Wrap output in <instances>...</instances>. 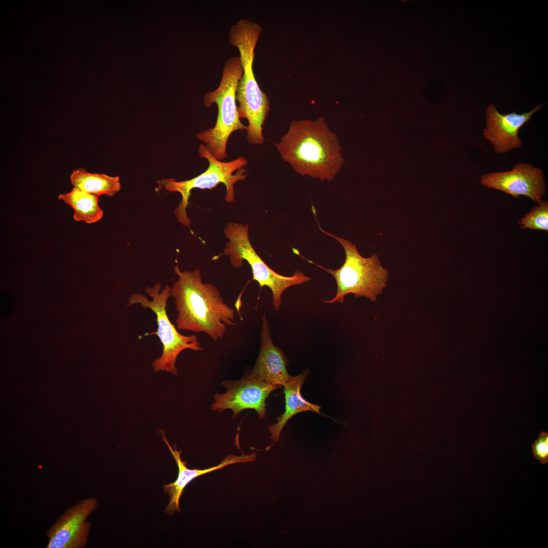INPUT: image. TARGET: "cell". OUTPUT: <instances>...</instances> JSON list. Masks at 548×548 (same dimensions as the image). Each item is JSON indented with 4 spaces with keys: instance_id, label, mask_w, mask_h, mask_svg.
I'll return each mask as SVG.
<instances>
[{
    "instance_id": "cell-13",
    "label": "cell",
    "mask_w": 548,
    "mask_h": 548,
    "mask_svg": "<svg viewBox=\"0 0 548 548\" xmlns=\"http://www.w3.org/2000/svg\"><path fill=\"white\" fill-rule=\"evenodd\" d=\"M262 320L260 351L249 375L268 383L284 386L291 376L287 369L288 359L282 350L274 345L265 314Z\"/></svg>"
},
{
    "instance_id": "cell-14",
    "label": "cell",
    "mask_w": 548,
    "mask_h": 548,
    "mask_svg": "<svg viewBox=\"0 0 548 548\" xmlns=\"http://www.w3.org/2000/svg\"><path fill=\"white\" fill-rule=\"evenodd\" d=\"M162 437L170 451L179 468L178 476L177 480L173 483L163 486L164 493L168 494L169 497V503L165 509V512L167 514L172 515L175 512H179L180 511L179 501L184 489L188 483L195 478L206 473L221 469L230 464L254 462L256 458V454L255 453H252L248 455L242 454L239 456L229 455L226 457L221 463L217 466L204 469H191L187 467L186 465L187 462L181 460V451H179L176 449H173L169 445L165 436L162 435Z\"/></svg>"
},
{
    "instance_id": "cell-12",
    "label": "cell",
    "mask_w": 548,
    "mask_h": 548,
    "mask_svg": "<svg viewBox=\"0 0 548 548\" xmlns=\"http://www.w3.org/2000/svg\"><path fill=\"white\" fill-rule=\"evenodd\" d=\"M542 108L537 105L528 112L518 114L515 112L500 114L491 104L486 112V127L483 130L484 138L492 145L498 153H507L521 148L522 143L519 136L520 128L531 119L532 116Z\"/></svg>"
},
{
    "instance_id": "cell-11",
    "label": "cell",
    "mask_w": 548,
    "mask_h": 548,
    "mask_svg": "<svg viewBox=\"0 0 548 548\" xmlns=\"http://www.w3.org/2000/svg\"><path fill=\"white\" fill-rule=\"evenodd\" d=\"M480 182L483 186L502 191L516 198L520 195L526 196L538 203L546 192L543 171L525 162L516 164L508 171L484 174Z\"/></svg>"
},
{
    "instance_id": "cell-15",
    "label": "cell",
    "mask_w": 548,
    "mask_h": 548,
    "mask_svg": "<svg viewBox=\"0 0 548 548\" xmlns=\"http://www.w3.org/2000/svg\"><path fill=\"white\" fill-rule=\"evenodd\" d=\"M309 374V371L305 370L297 376H291L284 386L285 412L278 418L277 423L270 425L268 428L271 433L270 438L273 443L278 441L281 431L287 422L296 414L305 411L320 413V406L307 401L300 393L301 387Z\"/></svg>"
},
{
    "instance_id": "cell-9",
    "label": "cell",
    "mask_w": 548,
    "mask_h": 548,
    "mask_svg": "<svg viewBox=\"0 0 548 548\" xmlns=\"http://www.w3.org/2000/svg\"><path fill=\"white\" fill-rule=\"evenodd\" d=\"M226 391L214 395L211 409L222 412L226 409L233 411V418L246 409H253L259 418L266 414L265 400L269 394L280 386L252 378L249 375L236 381H224L222 383Z\"/></svg>"
},
{
    "instance_id": "cell-7",
    "label": "cell",
    "mask_w": 548,
    "mask_h": 548,
    "mask_svg": "<svg viewBox=\"0 0 548 548\" xmlns=\"http://www.w3.org/2000/svg\"><path fill=\"white\" fill-rule=\"evenodd\" d=\"M223 232L229 241L221 255L229 256L231 265L236 268L243 265L244 260L248 263L252 269L253 280L257 281L261 288L267 286L270 289L272 303L275 310H280L282 305V295L287 289L310 281V277L298 270L291 276H284L270 268L252 246L249 238L248 224L244 225L236 222H230L224 229Z\"/></svg>"
},
{
    "instance_id": "cell-18",
    "label": "cell",
    "mask_w": 548,
    "mask_h": 548,
    "mask_svg": "<svg viewBox=\"0 0 548 548\" xmlns=\"http://www.w3.org/2000/svg\"><path fill=\"white\" fill-rule=\"evenodd\" d=\"M520 228L548 231V202L541 200L519 221Z\"/></svg>"
},
{
    "instance_id": "cell-8",
    "label": "cell",
    "mask_w": 548,
    "mask_h": 548,
    "mask_svg": "<svg viewBox=\"0 0 548 548\" xmlns=\"http://www.w3.org/2000/svg\"><path fill=\"white\" fill-rule=\"evenodd\" d=\"M261 30L258 24L241 19L231 27L229 33V43L239 52L243 73L237 85L236 100L239 112L245 114H257L269 104L253 71L254 50Z\"/></svg>"
},
{
    "instance_id": "cell-10",
    "label": "cell",
    "mask_w": 548,
    "mask_h": 548,
    "mask_svg": "<svg viewBox=\"0 0 548 548\" xmlns=\"http://www.w3.org/2000/svg\"><path fill=\"white\" fill-rule=\"evenodd\" d=\"M95 498L84 499L66 509L47 530V548H84L91 528L87 521L96 509Z\"/></svg>"
},
{
    "instance_id": "cell-19",
    "label": "cell",
    "mask_w": 548,
    "mask_h": 548,
    "mask_svg": "<svg viewBox=\"0 0 548 548\" xmlns=\"http://www.w3.org/2000/svg\"><path fill=\"white\" fill-rule=\"evenodd\" d=\"M532 452L535 458L541 464L548 462V433L542 431L532 445Z\"/></svg>"
},
{
    "instance_id": "cell-6",
    "label": "cell",
    "mask_w": 548,
    "mask_h": 548,
    "mask_svg": "<svg viewBox=\"0 0 548 548\" xmlns=\"http://www.w3.org/2000/svg\"><path fill=\"white\" fill-rule=\"evenodd\" d=\"M198 153L200 157L209 161V166L205 172L188 180L177 181L173 178H163L157 182L167 191L177 192L181 194V201L174 213L179 223L186 227H190L191 223L186 210L193 189L212 190L219 184L223 183L226 191L224 199L228 202H232L234 201V185L239 181H245L247 176L245 166L248 161L244 157L239 156L231 161L223 162L216 158L206 146L202 144L198 148Z\"/></svg>"
},
{
    "instance_id": "cell-3",
    "label": "cell",
    "mask_w": 548,
    "mask_h": 548,
    "mask_svg": "<svg viewBox=\"0 0 548 548\" xmlns=\"http://www.w3.org/2000/svg\"><path fill=\"white\" fill-rule=\"evenodd\" d=\"M316 214L314 213L319 229L336 240L342 246L345 253V261L337 269L327 268L307 260L332 275L336 281V295L333 299L323 301L326 303H343L345 296L350 294H354L356 298L363 297L370 301H375L386 287L389 277L388 269L382 265L376 253L364 257L358 252L355 244L323 230L318 223Z\"/></svg>"
},
{
    "instance_id": "cell-1",
    "label": "cell",
    "mask_w": 548,
    "mask_h": 548,
    "mask_svg": "<svg viewBox=\"0 0 548 548\" xmlns=\"http://www.w3.org/2000/svg\"><path fill=\"white\" fill-rule=\"evenodd\" d=\"M276 146L296 173L322 181L333 180L344 163L337 136L323 117L292 121Z\"/></svg>"
},
{
    "instance_id": "cell-17",
    "label": "cell",
    "mask_w": 548,
    "mask_h": 548,
    "mask_svg": "<svg viewBox=\"0 0 548 548\" xmlns=\"http://www.w3.org/2000/svg\"><path fill=\"white\" fill-rule=\"evenodd\" d=\"M70 180L74 187L98 196H113L121 187L119 177L92 174L83 168L74 170L71 175Z\"/></svg>"
},
{
    "instance_id": "cell-2",
    "label": "cell",
    "mask_w": 548,
    "mask_h": 548,
    "mask_svg": "<svg viewBox=\"0 0 548 548\" xmlns=\"http://www.w3.org/2000/svg\"><path fill=\"white\" fill-rule=\"evenodd\" d=\"M175 272L178 279L171 287L170 297L178 312L177 328L196 333L203 332L216 341L223 337L226 326H234V310L226 304L217 287L203 283L200 271Z\"/></svg>"
},
{
    "instance_id": "cell-4",
    "label": "cell",
    "mask_w": 548,
    "mask_h": 548,
    "mask_svg": "<svg viewBox=\"0 0 548 548\" xmlns=\"http://www.w3.org/2000/svg\"><path fill=\"white\" fill-rule=\"evenodd\" d=\"M242 73L239 57L230 58L224 64L219 86L204 97L206 107L214 103L217 105V118L214 127L197 133L196 136L206 144L211 154L221 161L227 156L226 147L230 135L236 130H247V126L240 121L236 103L237 85Z\"/></svg>"
},
{
    "instance_id": "cell-16",
    "label": "cell",
    "mask_w": 548,
    "mask_h": 548,
    "mask_svg": "<svg viewBox=\"0 0 548 548\" xmlns=\"http://www.w3.org/2000/svg\"><path fill=\"white\" fill-rule=\"evenodd\" d=\"M98 197L73 187L71 191L59 194L58 198L73 209L75 221L92 224L99 221L104 216L103 211L98 205Z\"/></svg>"
},
{
    "instance_id": "cell-5",
    "label": "cell",
    "mask_w": 548,
    "mask_h": 548,
    "mask_svg": "<svg viewBox=\"0 0 548 548\" xmlns=\"http://www.w3.org/2000/svg\"><path fill=\"white\" fill-rule=\"evenodd\" d=\"M170 289L171 287L167 284L161 289V284L157 283L145 290L151 299L142 293H134L129 296L128 305L138 304L143 309H149L155 313L157 330L149 335L155 334L158 337L163 346V351L161 356L152 362L153 368L157 372L164 371L176 375L178 370L175 364L179 355L186 349L197 352L202 348L196 335L180 333L170 322L166 312Z\"/></svg>"
}]
</instances>
